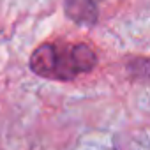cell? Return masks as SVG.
I'll list each match as a JSON object with an SVG mask.
<instances>
[{
  "mask_svg": "<svg viewBox=\"0 0 150 150\" xmlns=\"http://www.w3.org/2000/svg\"><path fill=\"white\" fill-rule=\"evenodd\" d=\"M131 78H150V57H136L125 64Z\"/></svg>",
  "mask_w": 150,
  "mask_h": 150,
  "instance_id": "obj_3",
  "label": "cell"
},
{
  "mask_svg": "<svg viewBox=\"0 0 150 150\" xmlns=\"http://www.w3.org/2000/svg\"><path fill=\"white\" fill-rule=\"evenodd\" d=\"M96 2H97V4H99V2H101V0H96Z\"/></svg>",
  "mask_w": 150,
  "mask_h": 150,
  "instance_id": "obj_4",
  "label": "cell"
},
{
  "mask_svg": "<svg viewBox=\"0 0 150 150\" xmlns=\"http://www.w3.org/2000/svg\"><path fill=\"white\" fill-rule=\"evenodd\" d=\"M96 65L97 53L85 42H42L28 60V67L35 76L55 81H71L94 71Z\"/></svg>",
  "mask_w": 150,
  "mask_h": 150,
  "instance_id": "obj_1",
  "label": "cell"
},
{
  "mask_svg": "<svg viewBox=\"0 0 150 150\" xmlns=\"http://www.w3.org/2000/svg\"><path fill=\"white\" fill-rule=\"evenodd\" d=\"M65 16L80 27H94L99 21V7L96 0H64Z\"/></svg>",
  "mask_w": 150,
  "mask_h": 150,
  "instance_id": "obj_2",
  "label": "cell"
}]
</instances>
